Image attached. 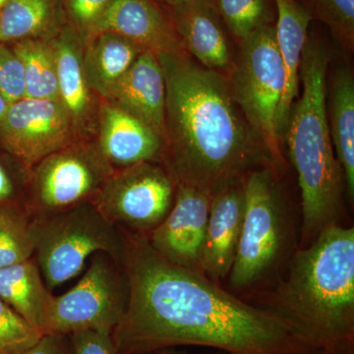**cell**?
Returning <instances> with one entry per match:
<instances>
[{
	"instance_id": "35",
	"label": "cell",
	"mask_w": 354,
	"mask_h": 354,
	"mask_svg": "<svg viewBox=\"0 0 354 354\" xmlns=\"http://www.w3.org/2000/svg\"><path fill=\"white\" fill-rule=\"evenodd\" d=\"M167 3L171 4L174 9L181 8V7H185L190 6V4L195 3V2L199 1V0H165Z\"/></svg>"
},
{
	"instance_id": "22",
	"label": "cell",
	"mask_w": 354,
	"mask_h": 354,
	"mask_svg": "<svg viewBox=\"0 0 354 354\" xmlns=\"http://www.w3.org/2000/svg\"><path fill=\"white\" fill-rule=\"evenodd\" d=\"M13 51L24 68L26 97L60 100L53 48L41 41L24 39L16 44Z\"/></svg>"
},
{
	"instance_id": "36",
	"label": "cell",
	"mask_w": 354,
	"mask_h": 354,
	"mask_svg": "<svg viewBox=\"0 0 354 354\" xmlns=\"http://www.w3.org/2000/svg\"><path fill=\"white\" fill-rule=\"evenodd\" d=\"M150 354H188L185 353H181V351H174L171 348L162 349V351H155V353H152ZM209 354H227L225 353H209Z\"/></svg>"
},
{
	"instance_id": "8",
	"label": "cell",
	"mask_w": 354,
	"mask_h": 354,
	"mask_svg": "<svg viewBox=\"0 0 354 354\" xmlns=\"http://www.w3.org/2000/svg\"><path fill=\"white\" fill-rule=\"evenodd\" d=\"M120 263L99 252L72 290L53 297L44 335H71L85 330L113 332L124 315L128 286Z\"/></svg>"
},
{
	"instance_id": "3",
	"label": "cell",
	"mask_w": 354,
	"mask_h": 354,
	"mask_svg": "<svg viewBox=\"0 0 354 354\" xmlns=\"http://www.w3.org/2000/svg\"><path fill=\"white\" fill-rule=\"evenodd\" d=\"M261 307L322 354H354V228L335 225L295 254Z\"/></svg>"
},
{
	"instance_id": "20",
	"label": "cell",
	"mask_w": 354,
	"mask_h": 354,
	"mask_svg": "<svg viewBox=\"0 0 354 354\" xmlns=\"http://www.w3.org/2000/svg\"><path fill=\"white\" fill-rule=\"evenodd\" d=\"M53 297L34 261L0 268V298L43 335Z\"/></svg>"
},
{
	"instance_id": "19",
	"label": "cell",
	"mask_w": 354,
	"mask_h": 354,
	"mask_svg": "<svg viewBox=\"0 0 354 354\" xmlns=\"http://www.w3.org/2000/svg\"><path fill=\"white\" fill-rule=\"evenodd\" d=\"M328 123L335 156L341 165L346 192L354 198V78L342 67L330 80Z\"/></svg>"
},
{
	"instance_id": "37",
	"label": "cell",
	"mask_w": 354,
	"mask_h": 354,
	"mask_svg": "<svg viewBox=\"0 0 354 354\" xmlns=\"http://www.w3.org/2000/svg\"><path fill=\"white\" fill-rule=\"evenodd\" d=\"M9 0H0V10H1L2 8H3V6H6L7 2H8Z\"/></svg>"
},
{
	"instance_id": "17",
	"label": "cell",
	"mask_w": 354,
	"mask_h": 354,
	"mask_svg": "<svg viewBox=\"0 0 354 354\" xmlns=\"http://www.w3.org/2000/svg\"><path fill=\"white\" fill-rule=\"evenodd\" d=\"M278 23L274 27L277 44L285 65L286 83L279 111V134L285 136L293 102L299 93V68L302 53L308 39V28L313 19L309 9L297 0H274Z\"/></svg>"
},
{
	"instance_id": "23",
	"label": "cell",
	"mask_w": 354,
	"mask_h": 354,
	"mask_svg": "<svg viewBox=\"0 0 354 354\" xmlns=\"http://www.w3.org/2000/svg\"><path fill=\"white\" fill-rule=\"evenodd\" d=\"M60 101L71 116L85 113L90 102L84 65L77 46L62 38L53 48Z\"/></svg>"
},
{
	"instance_id": "1",
	"label": "cell",
	"mask_w": 354,
	"mask_h": 354,
	"mask_svg": "<svg viewBox=\"0 0 354 354\" xmlns=\"http://www.w3.org/2000/svg\"><path fill=\"white\" fill-rule=\"evenodd\" d=\"M121 264L128 300L111 332L118 354L179 346L227 354H322L276 314L239 299L201 272L169 262L144 235H125Z\"/></svg>"
},
{
	"instance_id": "34",
	"label": "cell",
	"mask_w": 354,
	"mask_h": 354,
	"mask_svg": "<svg viewBox=\"0 0 354 354\" xmlns=\"http://www.w3.org/2000/svg\"><path fill=\"white\" fill-rule=\"evenodd\" d=\"M9 106H10V104L7 102V100L3 97V95L0 94V124H1L4 118H6Z\"/></svg>"
},
{
	"instance_id": "28",
	"label": "cell",
	"mask_w": 354,
	"mask_h": 354,
	"mask_svg": "<svg viewBox=\"0 0 354 354\" xmlns=\"http://www.w3.org/2000/svg\"><path fill=\"white\" fill-rule=\"evenodd\" d=\"M43 335L0 298V353L23 354Z\"/></svg>"
},
{
	"instance_id": "24",
	"label": "cell",
	"mask_w": 354,
	"mask_h": 354,
	"mask_svg": "<svg viewBox=\"0 0 354 354\" xmlns=\"http://www.w3.org/2000/svg\"><path fill=\"white\" fill-rule=\"evenodd\" d=\"M53 10V0H9L0 10V43L38 34Z\"/></svg>"
},
{
	"instance_id": "6",
	"label": "cell",
	"mask_w": 354,
	"mask_h": 354,
	"mask_svg": "<svg viewBox=\"0 0 354 354\" xmlns=\"http://www.w3.org/2000/svg\"><path fill=\"white\" fill-rule=\"evenodd\" d=\"M35 254L48 288L80 272L88 256L108 254L121 264L125 235L99 208L80 207L32 221Z\"/></svg>"
},
{
	"instance_id": "4",
	"label": "cell",
	"mask_w": 354,
	"mask_h": 354,
	"mask_svg": "<svg viewBox=\"0 0 354 354\" xmlns=\"http://www.w3.org/2000/svg\"><path fill=\"white\" fill-rule=\"evenodd\" d=\"M330 55L316 39H307L299 68L302 93L291 106L286 134L301 191L304 247L324 230L339 225L346 183L335 156L327 116Z\"/></svg>"
},
{
	"instance_id": "26",
	"label": "cell",
	"mask_w": 354,
	"mask_h": 354,
	"mask_svg": "<svg viewBox=\"0 0 354 354\" xmlns=\"http://www.w3.org/2000/svg\"><path fill=\"white\" fill-rule=\"evenodd\" d=\"M218 12L235 39L242 43L268 23L266 0H216Z\"/></svg>"
},
{
	"instance_id": "16",
	"label": "cell",
	"mask_w": 354,
	"mask_h": 354,
	"mask_svg": "<svg viewBox=\"0 0 354 354\" xmlns=\"http://www.w3.org/2000/svg\"><path fill=\"white\" fill-rule=\"evenodd\" d=\"M101 145L109 160L123 167L152 162L162 157L165 150L158 132L115 104L102 109Z\"/></svg>"
},
{
	"instance_id": "25",
	"label": "cell",
	"mask_w": 354,
	"mask_h": 354,
	"mask_svg": "<svg viewBox=\"0 0 354 354\" xmlns=\"http://www.w3.org/2000/svg\"><path fill=\"white\" fill-rule=\"evenodd\" d=\"M34 252L31 223L0 209V268L31 259Z\"/></svg>"
},
{
	"instance_id": "14",
	"label": "cell",
	"mask_w": 354,
	"mask_h": 354,
	"mask_svg": "<svg viewBox=\"0 0 354 354\" xmlns=\"http://www.w3.org/2000/svg\"><path fill=\"white\" fill-rule=\"evenodd\" d=\"M176 32L186 53L205 68L228 76L234 58L213 0H199L174 13Z\"/></svg>"
},
{
	"instance_id": "7",
	"label": "cell",
	"mask_w": 354,
	"mask_h": 354,
	"mask_svg": "<svg viewBox=\"0 0 354 354\" xmlns=\"http://www.w3.org/2000/svg\"><path fill=\"white\" fill-rule=\"evenodd\" d=\"M274 167H261L244 177L245 211L230 285L243 290L262 281L286 248L288 218Z\"/></svg>"
},
{
	"instance_id": "32",
	"label": "cell",
	"mask_w": 354,
	"mask_h": 354,
	"mask_svg": "<svg viewBox=\"0 0 354 354\" xmlns=\"http://www.w3.org/2000/svg\"><path fill=\"white\" fill-rule=\"evenodd\" d=\"M23 354H69L64 342V335L48 334L43 337L32 348Z\"/></svg>"
},
{
	"instance_id": "30",
	"label": "cell",
	"mask_w": 354,
	"mask_h": 354,
	"mask_svg": "<svg viewBox=\"0 0 354 354\" xmlns=\"http://www.w3.org/2000/svg\"><path fill=\"white\" fill-rule=\"evenodd\" d=\"M70 335L74 354H118L111 332L85 330Z\"/></svg>"
},
{
	"instance_id": "5",
	"label": "cell",
	"mask_w": 354,
	"mask_h": 354,
	"mask_svg": "<svg viewBox=\"0 0 354 354\" xmlns=\"http://www.w3.org/2000/svg\"><path fill=\"white\" fill-rule=\"evenodd\" d=\"M227 79L235 102L262 141L272 165L279 167L283 160L279 111L286 75L274 26H263L241 43Z\"/></svg>"
},
{
	"instance_id": "21",
	"label": "cell",
	"mask_w": 354,
	"mask_h": 354,
	"mask_svg": "<svg viewBox=\"0 0 354 354\" xmlns=\"http://www.w3.org/2000/svg\"><path fill=\"white\" fill-rule=\"evenodd\" d=\"M144 50L115 32H100L86 55V78L93 87L106 95Z\"/></svg>"
},
{
	"instance_id": "9",
	"label": "cell",
	"mask_w": 354,
	"mask_h": 354,
	"mask_svg": "<svg viewBox=\"0 0 354 354\" xmlns=\"http://www.w3.org/2000/svg\"><path fill=\"white\" fill-rule=\"evenodd\" d=\"M176 188L169 171L142 162L128 167L108 184L97 208L115 225L150 234L171 211Z\"/></svg>"
},
{
	"instance_id": "31",
	"label": "cell",
	"mask_w": 354,
	"mask_h": 354,
	"mask_svg": "<svg viewBox=\"0 0 354 354\" xmlns=\"http://www.w3.org/2000/svg\"><path fill=\"white\" fill-rule=\"evenodd\" d=\"M113 0H67L72 17L80 25L94 26Z\"/></svg>"
},
{
	"instance_id": "18",
	"label": "cell",
	"mask_w": 354,
	"mask_h": 354,
	"mask_svg": "<svg viewBox=\"0 0 354 354\" xmlns=\"http://www.w3.org/2000/svg\"><path fill=\"white\" fill-rule=\"evenodd\" d=\"M97 183L99 174L85 158L74 153L51 156L39 171V201L48 209L67 208L88 196Z\"/></svg>"
},
{
	"instance_id": "15",
	"label": "cell",
	"mask_w": 354,
	"mask_h": 354,
	"mask_svg": "<svg viewBox=\"0 0 354 354\" xmlns=\"http://www.w3.org/2000/svg\"><path fill=\"white\" fill-rule=\"evenodd\" d=\"M106 95L150 125L165 141V81L156 53L144 50Z\"/></svg>"
},
{
	"instance_id": "11",
	"label": "cell",
	"mask_w": 354,
	"mask_h": 354,
	"mask_svg": "<svg viewBox=\"0 0 354 354\" xmlns=\"http://www.w3.org/2000/svg\"><path fill=\"white\" fill-rule=\"evenodd\" d=\"M211 198L190 186L176 185L171 211L146 236L150 245L169 262L200 272Z\"/></svg>"
},
{
	"instance_id": "29",
	"label": "cell",
	"mask_w": 354,
	"mask_h": 354,
	"mask_svg": "<svg viewBox=\"0 0 354 354\" xmlns=\"http://www.w3.org/2000/svg\"><path fill=\"white\" fill-rule=\"evenodd\" d=\"M0 94L9 104L26 97L24 68L13 50L0 43Z\"/></svg>"
},
{
	"instance_id": "2",
	"label": "cell",
	"mask_w": 354,
	"mask_h": 354,
	"mask_svg": "<svg viewBox=\"0 0 354 354\" xmlns=\"http://www.w3.org/2000/svg\"><path fill=\"white\" fill-rule=\"evenodd\" d=\"M157 57L165 81L162 156L176 185L212 196L253 169L272 167L265 146L234 101L227 76L188 55Z\"/></svg>"
},
{
	"instance_id": "10",
	"label": "cell",
	"mask_w": 354,
	"mask_h": 354,
	"mask_svg": "<svg viewBox=\"0 0 354 354\" xmlns=\"http://www.w3.org/2000/svg\"><path fill=\"white\" fill-rule=\"evenodd\" d=\"M70 118L60 100L24 97L9 106L0 124V137L23 164L32 165L64 145L69 134Z\"/></svg>"
},
{
	"instance_id": "27",
	"label": "cell",
	"mask_w": 354,
	"mask_h": 354,
	"mask_svg": "<svg viewBox=\"0 0 354 354\" xmlns=\"http://www.w3.org/2000/svg\"><path fill=\"white\" fill-rule=\"evenodd\" d=\"M312 17L322 21L332 30L346 50L354 48V0H309Z\"/></svg>"
},
{
	"instance_id": "12",
	"label": "cell",
	"mask_w": 354,
	"mask_h": 354,
	"mask_svg": "<svg viewBox=\"0 0 354 354\" xmlns=\"http://www.w3.org/2000/svg\"><path fill=\"white\" fill-rule=\"evenodd\" d=\"M244 177L223 186L211 198L199 270L218 283L230 274L241 239L245 211Z\"/></svg>"
},
{
	"instance_id": "33",
	"label": "cell",
	"mask_w": 354,
	"mask_h": 354,
	"mask_svg": "<svg viewBox=\"0 0 354 354\" xmlns=\"http://www.w3.org/2000/svg\"><path fill=\"white\" fill-rule=\"evenodd\" d=\"M13 192V186L6 172L0 165V201L10 197Z\"/></svg>"
},
{
	"instance_id": "13",
	"label": "cell",
	"mask_w": 354,
	"mask_h": 354,
	"mask_svg": "<svg viewBox=\"0 0 354 354\" xmlns=\"http://www.w3.org/2000/svg\"><path fill=\"white\" fill-rule=\"evenodd\" d=\"M93 29L115 32L156 55H187L176 30L150 0H113Z\"/></svg>"
},
{
	"instance_id": "38",
	"label": "cell",
	"mask_w": 354,
	"mask_h": 354,
	"mask_svg": "<svg viewBox=\"0 0 354 354\" xmlns=\"http://www.w3.org/2000/svg\"><path fill=\"white\" fill-rule=\"evenodd\" d=\"M0 354H3V353H0Z\"/></svg>"
}]
</instances>
